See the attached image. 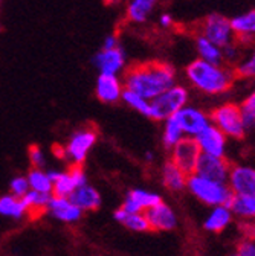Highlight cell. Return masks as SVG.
Here are the masks:
<instances>
[{"label":"cell","mask_w":255,"mask_h":256,"mask_svg":"<svg viewBox=\"0 0 255 256\" xmlns=\"http://www.w3.org/2000/svg\"><path fill=\"white\" fill-rule=\"evenodd\" d=\"M124 88L136 93L147 101L177 84V75L171 64L164 61H147L133 64L124 74Z\"/></svg>","instance_id":"6da1fadb"},{"label":"cell","mask_w":255,"mask_h":256,"mask_svg":"<svg viewBox=\"0 0 255 256\" xmlns=\"http://www.w3.org/2000/svg\"><path fill=\"white\" fill-rule=\"evenodd\" d=\"M185 76L196 90L209 96L229 92L237 80L232 68L225 66V64H220V66L209 64L199 58L188 64L185 69Z\"/></svg>","instance_id":"7a4b0ae2"},{"label":"cell","mask_w":255,"mask_h":256,"mask_svg":"<svg viewBox=\"0 0 255 256\" xmlns=\"http://www.w3.org/2000/svg\"><path fill=\"white\" fill-rule=\"evenodd\" d=\"M186 189L194 198L211 208L228 206L232 198V192L229 190L226 183H217L197 174L188 176Z\"/></svg>","instance_id":"3957f363"},{"label":"cell","mask_w":255,"mask_h":256,"mask_svg":"<svg viewBox=\"0 0 255 256\" xmlns=\"http://www.w3.org/2000/svg\"><path fill=\"white\" fill-rule=\"evenodd\" d=\"M209 119H211V125H214L228 139L240 140L247 133L241 116V108L238 104L225 102L215 107L211 112Z\"/></svg>","instance_id":"277c9868"},{"label":"cell","mask_w":255,"mask_h":256,"mask_svg":"<svg viewBox=\"0 0 255 256\" xmlns=\"http://www.w3.org/2000/svg\"><path fill=\"white\" fill-rule=\"evenodd\" d=\"M98 140V132L92 126H84L74 132L61 150V158L68 160L71 166H83L92 148Z\"/></svg>","instance_id":"5b68a950"},{"label":"cell","mask_w":255,"mask_h":256,"mask_svg":"<svg viewBox=\"0 0 255 256\" xmlns=\"http://www.w3.org/2000/svg\"><path fill=\"white\" fill-rule=\"evenodd\" d=\"M189 92L185 86L176 84L154 98L151 102L153 120H165L174 116L179 110L188 106Z\"/></svg>","instance_id":"8992f818"},{"label":"cell","mask_w":255,"mask_h":256,"mask_svg":"<svg viewBox=\"0 0 255 256\" xmlns=\"http://www.w3.org/2000/svg\"><path fill=\"white\" fill-rule=\"evenodd\" d=\"M200 37L206 38L217 48L223 49L228 44L235 42L234 30L231 28L229 18L221 14H209L206 16L199 24V34Z\"/></svg>","instance_id":"52a82bcc"},{"label":"cell","mask_w":255,"mask_h":256,"mask_svg":"<svg viewBox=\"0 0 255 256\" xmlns=\"http://www.w3.org/2000/svg\"><path fill=\"white\" fill-rule=\"evenodd\" d=\"M52 180V196L66 197L69 198L71 194L87 184V174L83 166H71L68 171H48Z\"/></svg>","instance_id":"ba28073f"},{"label":"cell","mask_w":255,"mask_h":256,"mask_svg":"<svg viewBox=\"0 0 255 256\" xmlns=\"http://www.w3.org/2000/svg\"><path fill=\"white\" fill-rule=\"evenodd\" d=\"M202 152L196 139L183 138L170 150V160L186 176L194 174Z\"/></svg>","instance_id":"9c48e42d"},{"label":"cell","mask_w":255,"mask_h":256,"mask_svg":"<svg viewBox=\"0 0 255 256\" xmlns=\"http://www.w3.org/2000/svg\"><path fill=\"white\" fill-rule=\"evenodd\" d=\"M174 116L182 128L183 136L191 138V139H196L211 125L209 114L205 110L194 107V106H185Z\"/></svg>","instance_id":"30bf717a"},{"label":"cell","mask_w":255,"mask_h":256,"mask_svg":"<svg viewBox=\"0 0 255 256\" xmlns=\"http://www.w3.org/2000/svg\"><path fill=\"white\" fill-rule=\"evenodd\" d=\"M231 166L232 164L226 157H212V156L202 154L197 162L194 174L209 178L217 183H226Z\"/></svg>","instance_id":"8fae6325"},{"label":"cell","mask_w":255,"mask_h":256,"mask_svg":"<svg viewBox=\"0 0 255 256\" xmlns=\"http://www.w3.org/2000/svg\"><path fill=\"white\" fill-rule=\"evenodd\" d=\"M226 184L232 196H255V168L250 165H232Z\"/></svg>","instance_id":"7c38bea8"},{"label":"cell","mask_w":255,"mask_h":256,"mask_svg":"<svg viewBox=\"0 0 255 256\" xmlns=\"http://www.w3.org/2000/svg\"><path fill=\"white\" fill-rule=\"evenodd\" d=\"M144 216L150 226V230L156 232H170L176 229L177 226V216L173 208L165 203L164 200L147 209L144 212Z\"/></svg>","instance_id":"4fadbf2b"},{"label":"cell","mask_w":255,"mask_h":256,"mask_svg":"<svg viewBox=\"0 0 255 256\" xmlns=\"http://www.w3.org/2000/svg\"><path fill=\"white\" fill-rule=\"evenodd\" d=\"M93 66L100 75H119L125 69V52L119 48L101 49L92 58Z\"/></svg>","instance_id":"5bb4252c"},{"label":"cell","mask_w":255,"mask_h":256,"mask_svg":"<svg viewBox=\"0 0 255 256\" xmlns=\"http://www.w3.org/2000/svg\"><path fill=\"white\" fill-rule=\"evenodd\" d=\"M161 202H162V197L161 194H157V192L142 189V188H135L125 194L121 209L127 212H133V214H144L147 209H150L151 206Z\"/></svg>","instance_id":"9a60e30c"},{"label":"cell","mask_w":255,"mask_h":256,"mask_svg":"<svg viewBox=\"0 0 255 256\" xmlns=\"http://www.w3.org/2000/svg\"><path fill=\"white\" fill-rule=\"evenodd\" d=\"M200 152L212 157H226L228 138L223 134L214 125H209L203 133L196 138Z\"/></svg>","instance_id":"2e32d148"},{"label":"cell","mask_w":255,"mask_h":256,"mask_svg":"<svg viewBox=\"0 0 255 256\" xmlns=\"http://www.w3.org/2000/svg\"><path fill=\"white\" fill-rule=\"evenodd\" d=\"M235 36V43L241 48L255 46V10L229 18Z\"/></svg>","instance_id":"e0dca14e"},{"label":"cell","mask_w":255,"mask_h":256,"mask_svg":"<svg viewBox=\"0 0 255 256\" xmlns=\"http://www.w3.org/2000/svg\"><path fill=\"white\" fill-rule=\"evenodd\" d=\"M124 92L122 80L116 75H98L95 84V94L104 104H116Z\"/></svg>","instance_id":"ac0fdd59"},{"label":"cell","mask_w":255,"mask_h":256,"mask_svg":"<svg viewBox=\"0 0 255 256\" xmlns=\"http://www.w3.org/2000/svg\"><path fill=\"white\" fill-rule=\"evenodd\" d=\"M46 214L52 215L55 220L61 221V222H77L81 220L83 216V210L80 208H77L69 198L66 197H57V196H51L48 208H46Z\"/></svg>","instance_id":"d6986e66"},{"label":"cell","mask_w":255,"mask_h":256,"mask_svg":"<svg viewBox=\"0 0 255 256\" xmlns=\"http://www.w3.org/2000/svg\"><path fill=\"white\" fill-rule=\"evenodd\" d=\"M69 200L80 208L83 212H89V210H97L101 206V194L98 192V189H95L93 186H90L89 183L75 189Z\"/></svg>","instance_id":"ffe728a7"},{"label":"cell","mask_w":255,"mask_h":256,"mask_svg":"<svg viewBox=\"0 0 255 256\" xmlns=\"http://www.w3.org/2000/svg\"><path fill=\"white\" fill-rule=\"evenodd\" d=\"M232 220H234V215L228 206H215L206 215V218L203 221V228L208 232L220 234L231 226Z\"/></svg>","instance_id":"44dd1931"},{"label":"cell","mask_w":255,"mask_h":256,"mask_svg":"<svg viewBox=\"0 0 255 256\" xmlns=\"http://www.w3.org/2000/svg\"><path fill=\"white\" fill-rule=\"evenodd\" d=\"M161 178H162V184L171 190V192H180L186 188V180L188 176L185 172H182L171 160H165L162 168H161Z\"/></svg>","instance_id":"7402d4cb"},{"label":"cell","mask_w":255,"mask_h":256,"mask_svg":"<svg viewBox=\"0 0 255 256\" xmlns=\"http://www.w3.org/2000/svg\"><path fill=\"white\" fill-rule=\"evenodd\" d=\"M228 208L240 221H255V196H232Z\"/></svg>","instance_id":"603a6c76"},{"label":"cell","mask_w":255,"mask_h":256,"mask_svg":"<svg viewBox=\"0 0 255 256\" xmlns=\"http://www.w3.org/2000/svg\"><path fill=\"white\" fill-rule=\"evenodd\" d=\"M113 218L116 222H119L121 226H124L125 229H129L132 232H138V234H144L150 230L148 222L144 216V214H133V212H127L124 209H116L113 212Z\"/></svg>","instance_id":"cb8c5ba5"},{"label":"cell","mask_w":255,"mask_h":256,"mask_svg":"<svg viewBox=\"0 0 255 256\" xmlns=\"http://www.w3.org/2000/svg\"><path fill=\"white\" fill-rule=\"evenodd\" d=\"M159 0H129L127 4V18L132 23H145Z\"/></svg>","instance_id":"d4e9b609"},{"label":"cell","mask_w":255,"mask_h":256,"mask_svg":"<svg viewBox=\"0 0 255 256\" xmlns=\"http://www.w3.org/2000/svg\"><path fill=\"white\" fill-rule=\"evenodd\" d=\"M0 215L14 218V220H22L28 216V209L22 198L7 194L0 197Z\"/></svg>","instance_id":"484cf974"},{"label":"cell","mask_w":255,"mask_h":256,"mask_svg":"<svg viewBox=\"0 0 255 256\" xmlns=\"http://www.w3.org/2000/svg\"><path fill=\"white\" fill-rule=\"evenodd\" d=\"M196 50H197V55H199V60L205 61V62H209V64H225L223 62V54H221V49L217 48L215 44H212L211 42H208L206 38L197 36L196 37Z\"/></svg>","instance_id":"4316f807"},{"label":"cell","mask_w":255,"mask_h":256,"mask_svg":"<svg viewBox=\"0 0 255 256\" xmlns=\"http://www.w3.org/2000/svg\"><path fill=\"white\" fill-rule=\"evenodd\" d=\"M49 198H51V194H42V192H36V190L29 189V192L22 200L28 209V215L40 216V215L46 214Z\"/></svg>","instance_id":"83f0119b"},{"label":"cell","mask_w":255,"mask_h":256,"mask_svg":"<svg viewBox=\"0 0 255 256\" xmlns=\"http://www.w3.org/2000/svg\"><path fill=\"white\" fill-rule=\"evenodd\" d=\"M26 180L29 183V189L42 192V194H51L52 196V180L49 177V172L45 170H34L31 168L26 174Z\"/></svg>","instance_id":"f1b7e54d"},{"label":"cell","mask_w":255,"mask_h":256,"mask_svg":"<svg viewBox=\"0 0 255 256\" xmlns=\"http://www.w3.org/2000/svg\"><path fill=\"white\" fill-rule=\"evenodd\" d=\"M185 136H183V132L182 128L176 119V116H171L168 119L164 120V132H162V144H164V148L165 150H171L179 140H182Z\"/></svg>","instance_id":"f546056e"},{"label":"cell","mask_w":255,"mask_h":256,"mask_svg":"<svg viewBox=\"0 0 255 256\" xmlns=\"http://www.w3.org/2000/svg\"><path fill=\"white\" fill-rule=\"evenodd\" d=\"M121 101L124 104H127L130 108H133L135 112L141 113L142 116L148 118L153 120V110H151V102L141 98V96H138L136 93L130 92V90H125L122 92V96H121Z\"/></svg>","instance_id":"4dcf8cb0"},{"label":"cell","mask_w":255,"mask_h":256,"mask_svg":"<svg viewBox=\"0 0 255 256\" xmlns=\"http://www.w3.org/2000/svg\"><path fill=\"white\" fill-rule=\"evenodd\" d=\"M234 72L237 78H255V46L247 56L240 60L234 68Z\"/></svg>","instance_id":"1f68e13d"},{"label":"cell","mask_w":255,"mask_h":256,"mask_svg":"<svg viewBox=\"0 0 255 256\" xmlns=\"http://www.w3.org/2000/svg\"><path fill=\"white\" fill-rule=\"evenodd\" d=\"M221 54H223V62H225V66H229L234 69L241 60V46L234 42L228 44L226 48H223Z\"/></svg>","instance_id":"d6a6232c"},{"label":"cell","mask_w":255,"mask_h":256,"mask_svg":"<svg viewBox=\"0 0 255 256\" xmlns=\"http://www.w3.org/2000/svg\"><path fill=\"white\" fill-rule=\"evenodd\" d=\"M28 192H29V183L26 180V176H16L11 178L8 194L14 196L17 198H23Z\"/></svg>","instance_id":"836d02e7"},{"label":"cell","mask_w":255,"mask_h":256,"mask_svg":"<svg viewBox=\"0 0 255 256\" xmlns=\"http://www.w3.org/2000/svg\"><path fill=\"white\" fill-rule=\"evenodd\" d=\"M28 157H29L31 168H34V170H45V166H46V154H45V151L39 145L29 146Z\"/></svg>","instance_id":"e575fe53"},{"label":"cell","mask_w":255,"mask_h":256,"mask_svg":"<svg viewBox=\"0 0 255 256\" xmlns=\"http://www.w3.org/2000/svg\"><path fill=\"white\" fill-rule=\"evenodd\" d=\"M240 108H241V116H243L246 132H255V108H249L243 106H240Z\"/></svg>","instance_id":"d590c367"},{"label":"cell","mask_w":255,"mask_h":256,"mask_svg":"<svg viewBox=\"0 0 255 256\" xmlns=\"http://www.w3.org/2000/svg\"><path fill=\"white\" fill-rule=\"evenodd\" d=\"M238 256H255V241L253 240H243L235 252Z\"/></svg>","instance_id":"8d00e7d4"},{"label":"cell","mask_w":255,"mask_h":256,"mask_svg":"<svg viewBox=\"0 0 255 256\" xmlns=\"http://www.w3.org/2000/svg\"><path fill=\"white\" fill-rule=\"evenodd\" d=\"M115 48H119V40L115 34H110L104 38L103 49H115Z\"/></svg>","instance_id":"74e56055"},{"label":"cell","mask_w":255,"mask_h":256,"mask_svg":"<svg viewBox=\"0 0 255 256\" xmlns=\"http://www.w3.org/2000/svg\"><path fill=\"white\" fill-rule=\"evenodd\" d=\"M159 23H161L162 28H171L173 26V17L170 14H161V17H159Z\"/></svg>","instance_id":"f35d334b"},{"label":"cell","mask_w":255,"mask_h":256,"mask_svg":"<svg viewBox=\"0 0 255 256\" xmlns=\"http://www.w3.org/2000/svg\"><path fill=\"white\" fill-rule=\"evenodd\" d=\"M145 158L147 160H153L154 157H153V152H145Z\"/></svg>","instance_id":"ab89813d"},{"label":"cell","mask_w":255,"mask_h":256,"mask_svg":"<svg viewBox=\"0 0 255 256\" xmlns=\"http://www.w3.org/2000/svg\"><path fill=\"white\" fill-rule=\"evenodd\" d=\"M107 4H112V2H116V0H106Z\"/></svg>","instance_id":"60d3db41"},{"label":"cell","mask_w":255,"mask_h":256,"mask_svg":"<svg viewBox=\"0 0 255 256\" xmlns=\"http://www.w3.org/2000/svg\"><path fill=\"white\" fill-rule=\"evenodd\" d=\"M231 256H238V254H237V253H232V254H231Z\"/></svg>","instance_id":"b9f144b4"}]
</instances>
